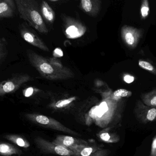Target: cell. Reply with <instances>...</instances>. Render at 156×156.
<instances>
[{
    "instance_id": "1",
    "label": "cell",
    "mask_w": 156,
    "mask_h": 156,
    "mask_svg": "<svg viewBox=\"0 0 156 156\" xmlns=\"http://www.w3.org/2000/svg\"><path fill=\"white\" fill-rule=\"evenodd\" d=\"M16 8L21 19L40 32H43L44 22L37 10L36 3L31 0H15Z\"/></svg>"
},
{
    "instance_id": "2",
    "label": "cell",
    "mask_w": 156,
    "mask_h": 156,
    "mask_svg": "<svg viewBox=\"0 0 156 156\" xmlns=\"http://www.w3.org/2000/svg\"><path fill=\"white\" fill-rule=\"evenodd\" d=\"M25 116L30 122L42 127L59 131L72 135L76 136L80 135L76 132L68 128L60 122L51 117L38 114H26Z\"/></svg>"
},
{
    "instance_id": "3",
    "label": "cell",
    "mask_w": 156,
    "mask_h": 156,
    "mask_svg": "<svg viewBox=\"0 0 156 156\" xmlns=\"http://www.w3.org/2000/svg\"><path fill=\"white\" fill-rule=\"evenodd\" d=\"M34 143L40 151L44 154H53L60 156H77L69 148L49 142L39 136L35 138Z\"/></svg>"
},
{
    "instance_id": "4",
    "label": "cell",
    "mask_w": 156,
    "mask_h": 156,
    "mask_svg": "<svg viewBox=\"0 0 156 156\" xmlns=\"http://www.w3.org/2000/svg\"><path fill=\"white\" fill-rule=\"evenodd\" d=\"M133 114L136 120L143 124H147L156 121V107L147 106L141 100H136Z\"/></svg>"
},
{
    "instance_id": "5",
    "label": "cell",
    "mask_w": 156,
    "mask_h": 156,
    "mask_svg": "<svg viewBox=\"0 0 156 156\" xmlns=\"http://www.w3.org/2000/svg\"><path fill=\"white\" fill-rule=\"evenodd\" d=\"M29 77L26 74H19L6 80L0 82V96L16 91L25 82L29 81Z\"/></svg>"
},
{
    "instance_id": "6",
    "label": "cell",
    "mask_w": 156,
    "mask_h": 156,
    "mask_svg": "<svg viewBox=\"0 0 156 156\" xmlns=\"http://www.w3.org/2000/svg\"><path fill=\"white\" fill-rule=\"evenodd\" d=\"M144 34L143 29L133 27L126 26L124 27L122 30V35L124 41L131 49H135L137 47Z\"/></svg>"
},
{
    "instance_id": "7",
    "label": "cell",
    "mask_w": 156,
    "mask_h": 156,
    "mask_svg": "<svg viewBox=\"0 0 156 156\" xmlns=\"http://www.w3.org/2000/svg\"><path fill=\"white\" fill-rule=\"evenodd\" d=\"M77 156H108L111 153L108 149H104L95 145L90 144L76 147L70 149Z\"/></svg>"
},
{
    "instance_id": "8",
    "label": "cell",
    "mask_w": 156,
    "mask_h": 156,
    "mask_svg": "<svg viewBox=\"0 0 156 156\" xmlns=\"http://www.w3.org/2000/svg\"><path fill=\"white\" fill-rule=\"evenodd\" d=\"M52 142L69 149L76 147L85 145L89 144L86 141L79 138L69 136L60 135L57 136Z\"/></svg>"
},
{
    "instance_id": "9",
    "label": "cell",
    "mask_w": 156,
    "mask_h": 156,
    "mask_svg": "<svg viewBox=\"0 0 156 156\" xmlns=\"http://www.w3.org/2000/svg\"><path fill=\"white\" fill-rule=\"evenodd\" d=\"M19 29L21 37L25 41L40 48L43 47L42 42L39 38L29 27H27L26 24H23L19 25Z\"/></svg>"
},
{
    "instance_id": "10",
    "label": "cell",
    "mask_w": 156,
    "mask_h": 156,
    "mask_svg": "<svg viewBox=\"0 0 156 156\" xmlns=\"http://www.w3.org/2000/svg\"><path fill=\"white\" fill-rule=\"evenodd\" d=\"M16 8L13 0H0V20L13 16Z\"/></svg>"
},
{
    "instance_id": "11",
    "label": "cell",
    "mask_w": 156,
    "mask_h": 156,
    "mask_svg": "<svg viewBox=\"0 0 156 156\" xmlns=\"http://www.w3.org/2000/svg\"><path fill=\"white\" fill-rule=\"evenodd\" d=\"M23 152L19 148L7 143L0 142V155L21 156Z\"/></svg>"
},
{
    "instance_id": "12",
    "label": "cell",
    "mask_w": 156,
    "mask_h": 156,
    "mask_svg": "<svg viewBox=\"0 0 156 156\" xmlns=\"http://www.w3.org/2000/svg\"><path fill=\"white\" fill-rule=\"evenodd\" d=\"M97 136L103 142L109 143H115L119 142L120 137L117 134L111 132L110 128H106L98 133Z\"/></svg>"
},
{
    "instance_id": "13",
    "label": "cell",
    "mask_w": 156,
    "mask_h": 156,
    "mask_svg": "<svg viewBox=\"0 0 156 156\" xmlns=\"http://www.w3.org/2000/svg\"><path fill=\"white\" fill-rule=\"evenodd\" d=\"M4 138L19 147L27 149L30 147V143L25 137L18 135H5Z\"/></svg>"
},
{
    "instance_id": "14",
    "label": "cell",
    "mask_w": 156,
    "mask_h": 156,
    "mask_svg": "<svg viewBox=\"0 0 156 156\" xmlns=\"http://www.w3.org/2000/svg\"><path fill=\"white\" fill-rule=\"evenodd\" d=\"M142 102L150 107H156V89L149 92L143 93L140 95Z\"/></svg>"
},
{
    "instance_id": "15",
    "label": "cell",
    "mask_w": 156,
    "mask_h": 156,
    "mask_svg": "<svg viewBox=\"0 0 156 156\" xmlns=\"http://www.w3.org/2000/svg\"><path fill=\"white\" fill-rule=\"evenodd\" d=\"M138 65L143 69L149 71L156 76V67L150 62L143 60H140L138 61Z\"/></svg>"
},
{
    "instance_id": "16",
    "label": "cell",
    "mask_w": 156,
    "mask_h": 156,
    "mask_svg": "<svg viewBox=\"0 0 156 156\" xmlns=\"http://www.w3.org/2000/svg\"><path fill=\"white\" fill-rule=\"evenodd\" d=\"M42 13L46 19L49 21H52L54 19V13L47 3L43 2L42 6Z\"/></svg>"
},
{
    "instance_id": "17",
    "label": "cell",
    "mask_w": 156,
    "mask_h": 156,
    "mask_svg": "<svg viewBox=\"0 0 156 156\" xmlns=\"http://www.w3.org/2000/svg\"><path fill=\"white\" fill-rule=\"evenodd\" d=\"M150 12L149 2L147 0H144L141 3L140 14L141 19L144 20L146 19Z\"/></svg>"
},
{
    "instance_id": "18",
    "label": "cell",
    "mask_w": 156,
    "mask_h": 156,
    "mask_svg": "<svg viewBox=\"0 0 156 156\" xmlns=\"http://www.w3.org/2000/svg\"><path fill=\"white\" fill-rule=\"evenodd\" d=\"M7 43L4 38H0V62L3 60L7 54Z\"/></svg>"
},
{
    "instance_id": "19",
    "label": "cell",
    "mask_w": 156,
    "mask_h": 156,
    "mask_svg": "<svg viewBox=\"0 0 156 156\" xmlns=\"http://www.w3.org/2000/svg\"><path fill=\"white\" fill-rule=\"evenodd\" d=\"M76 97H71V98H69V99H65V100H60L58 101L56 103L55 106V108H65L68 105L73 102L74 101L76 100Z\"/></svg>"
},
{
    "instance_id": "20",
    "label": "cell",
    "mask_w": 156,
    "mask_h": 156,
    "mask_svg": "<svg viewBox=\"0 0 156 156\" xmlns=\"http://www.w3.org/2000/svg\"><path fill=\"white\" fill-rule=\"evenodd\" d=\"M132 95V92L127 90L124 89H120L117 90L114 92L113 95L118 99L121 98H128L131 97Z\"/></svg>"
},
{
    "instance_id": "21",
    "label": "cell",
    "mask_w": 156,
    "mask_h": 156,
    "mask_svg": "<svg viewBox=\"0 0 156 156\" xmlns=\"http://www.w3.org/2000/svg\"><path fill=\"white\" fill-rule=\"evenodd\" d=\"M67 34L71 37H76L78 36L79 32L78 28L75 26H71L67 29L66 31Z\"/></svg>"
},
{
    "instance_id": "22",
    "label": "cell",
    "mask_w": 156,
    "mask_h": 156,
    "mask_svg": "<svg viewBox=\"0 0 156 156\" xmlns=\"http://www.w3.org/2000/svg\"><path fill=\"white\" fill-rule=\"evenodd\" d=\"M83 8L86 12H90L92 7L91 2L90 0H82L81 1Z\"/></svg>"
},
{
    "instance_id": "23",
    "label": "cell",
    "mask_w": 156,
    "mask_h": 156,
    "mask_svg": "<svg viewBox=\"0 0 156 156\" xmlns=\"http://www.w3.org/2000/svg\"><path fill=\"white\" fill-rule=\"evenodd\" d=\"M149 156H156V135L153 139Z\"/></svg>"
},
{
    "instance_id": "24",
    "label": "cell",
    "mask_w": 156,
    "mask_h": 156,
    "mask_svg": "<svg viewBox=\"0 0 156 156\" xmlns=\"http://www.w3.org/2000/svg\"><path fill=\"white\" fill-rule=\"evenodd\" d=\"M34 92V88L29 87L23 91V94L25 97H30L33 95Z\"/></svg>"
},
{
    "instance_id": "25",
    "label": "cell",
    "mask_w": 156,
    "mask_h": 156,
    "mask_svg": "<svg viewBox=\"0 0 156 156\" xmlns=\"http://www.w3.org/2000/svg\"><path fill=\"white\" fill-rule=\"evenodd\" d=\"M124 81L126 83L130 84V83H132L134 81L135 78L132 75H125L124 77Z\"/></svg>"
},
{
    "instance_id": "26",
    "label": "cell",
    "mask_w": 156,
    "mask_h": 156,
    "mask_svg": "<svg viewBox=\"0 0 156 156\" xmlns=\"http://www.w3.org/2000/svg\"><path fill=\"white\" fill-rule=\"evenodd\" d=\"M54 55L57 57H62L63 56V52L60 49L57 48L54 51Z\"/></svg>"
}]
</instances>
